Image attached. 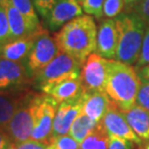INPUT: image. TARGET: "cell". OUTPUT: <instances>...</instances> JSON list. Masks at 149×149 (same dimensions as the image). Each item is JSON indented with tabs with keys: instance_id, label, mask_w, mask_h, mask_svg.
I'll use <instances>...</instances> for the list:
<instances>
[{
	"instance_id": "6da1fadb",
	"label": "cell",
	"mask_w": 149,
	"mask_h": 149,
	"mask_svg": "<svg viewBox=\"0 0 149 149\" xmlns=\"http://www.w3.org/2000/svg\"><path fill=\"white\" fill-rule=\"evenodd\" d=\"M61 52L85 63L96 50L97 25L93 16L82 15L65 24L54 35Z\"/></svg>"
},
{
	"instance_id": "7a4b0ae2",
	"label": "cell",
	"mask_w": 149,
	"mask_h": 149,
	"mask_svg": "<svg viewBox=\"0 0 149 149\" xmlns=\"http://www.w3.org/2000/svg\"><path fill=\"white\" fill-rule=\"evenodd\" d=\"M141 84V78L136 68L110 59L105 92L121 112H126L137 104Z\"/></svg>"
},
{
	"instance_id": "3957f363",
	"label": "cell",
	"mask_w": 149,
	"mask_h": 149,
	"mask_svg": "<svg viewBox=\"0 0 149 149\" xmlns=\"http://www.w3.org/2000/svg\"><path fill=\"white\" fill-rule=\"evenodd\" d=\"M115 20L118 35L115 59L126 64L134 65L139 57L147 24L134 11L122 13Z\"/></svg>"
},
{
	"instance_id": "277c9868",
	"label": "cell",
	"mask_w": 149,
	"mask_h": 149,
	"mask_svg": "<svg viewBox=\"0 0 149 149\" xmlns=\"http://www.w3.org/2000/svg\"><path fill=\"white\" fill-rule=\"evenodd\" d=\"M59 103L46 94H34L32 98L33 131L31 139L47 144L52 138L53 122Z\"/></svg>"
},
{
	"instance_id": "5b68a950",
	"label": "cell",
	"mask_w": 149,
	"mask_h": 149,
	"mask_svg": "<svg viewBox=\"0 0 149 149\" xmlns=\"http://www.w3.org/2000/svg\"><path fill=\"white\" fill-rule=\"evenodd\" d=\"M84 63L68 53L61 52L45 67L33 77V84L38 89L71 76H81Z\"/></svg>"
},
{
	"instance_id": "8992f818",
	"label": "cell",
	"mask_w": 149,
	"mask_h": 149,
	"mask_svg": "<svg viewBox=\"0 0 149 149\" xmlns=\"http://www.w3.org/2000/svg\"><path fill=\"white\" fill-rule=\"evenodd\" d=\"M59 52L60 49L55 36H52L48 30L42 29L37 33L32 49L24 62L32 80L34 76L45 67Z\"/></svg>"
},
{
	"instance_id": "52a82bcc",
	"label": "cell",
	"mask_w": 149,
	"mask_h": 149,
	"mask_svg": "<svg viewBox=\"0 0 149 149\" xmlns=\"http://www.w3.org/2000/svg\"><path fill=\"white\" fill-rule=\"evenodd\" d=\"M34 94L28 91L8 125L6 134L15 144L31 139L33 131L32 98Z\"/></svg>"
},
{
	"instance_id": "ba28073f",
	"label": "cell",
	"mask_w": 149,
	"mask_h": 149,
	"mask_svg": "<svg viewBox=\"0 0 149 149\" xmlns=\"http://www.w3.org/2000/svg\"><path fill=\"white\" fill-rule=\"evenodd\" d=\"M110 59L91 53L81 70V81L85 91H105Z\"/></svg>"
},
{
	"instance_id": "9c48e42d",
	"label": "cell",
	"mask_w": 149,
	"mask_h": 149,
	"mask_svg": "<svg viewBox=\"0 0 149 149\" xmlns=\"http://www.w3.org/2000/svg\"><path fill=\"white\" fill-rule=\"evenodd\" d=\"M33 83L24 62L0 58V91H22Z\"/></svg>"
},
{
	"instance_id": "30bf717a",
	"label": "cell",
	"mask_w": 149,
	"mask_h": 149,
	"mask_svg": "<svg viewBox=\"0 0 149 149\" xmlns=\"http://www.w3.org/2000/svg\"><path fill=\"white\" fill-rule=\"evenodd\" d=\"M83 12L84 10L79 0H57L44 18V23L47 29L55 32L68 21L82 16Z\"/></svg>"
},
{
	"instance_id": "8fae6325",
	"label": "cell",
	"mask_w": 149,
	"mask_h": 149,
	"mask_svg": "<svg viewBox=\"0 0 149 149\" xmlns=\"http://www.w3.org/2000/svg\"><path fill=\"white\" fill-rule=\"evenodd\" d=\"M99 122L103 125L109 136L128 139L138 145L141 144L142 141L133 131L123 112L113 103Z\"/></svg>"
},
{
	"instance_id": "7c38bea8",
	"label": "cell",
	"mask_w": 149,
	"mask_h": 149,
	"mask_svg": "<svg viewBox=\"0 0 149 149\" xmlns=\"http://www.w3.org/2000/svg\"><path fill=\"white\" fill-rule=\"evenodd\" d=\"M84 93L73 100L63 102L59 105L53 122L52 137L68 135L72 123L83 109Z\"/></svg>"
},
{
	"instance_id": "4fadbf2b",
	"label": "cell",
	"mask_w": 149,
	"mask_h": 149,
	"mask_svg": "<svg viewBox=\"0 0 149 149\" xmlns=\"http://www.w3.org/2000/svg\"><path fill=\"white\" fill-rule=\"evenodd\" d=\"M40 91L49 95L59 104L80 97L84 93L81 76H71L43 86Z\"/></svg>"
},
{
	"instance_id": "5bb4252c",
	"label": "cell",
	"mask_w": 149,
	"mask_h": 149,
	"mask_svg": "<svg viewBox=\"0 0 149 149\" xmlns=\"http://www.w3.org/2000/svg\"><path fill=\"white\" fill-rule=\"evenodd\" d=\"M118 35L115 18H104L97 27L95 52L107 59H115Z\"/></svg>"
},
{
	"instance_id": "9a60e30c",
	"label": "cell",
	"mask_w": 149,
	"mask_h": 149,
	"mask_svg": "<svg viewBox=\"0 0 149 149\" xmlns=\"http://www.w3.org/2000/svg\"><path fill=\"white\" fill-rule=\"evenodd\" d=\"M113 102L105 91H84L82 112L99 122L106 114Z\"/></svg>"
},
{
	"instance_id": "2e32d148",
	"label": "cell",
	"mask_w": 149,
	"mask_h": 149,
	"mask_svg": "<svg viewBox=\"0 0 149 149\" xmlns=\"http://www.w3.org/2000/svg\"><path fill=\"white\" fill-rule=\"evenodd\" d=\"M28 90L0 91V131H7L9 123L17 112Z\"/></svg>"
},
{
	"instance_id": "e0dca14e",
	"label": "cell",
	"mask_w": 149,
	"mask_h": 149,
	"mask_svg": "<svg viewBox=\"0 0 149 149\" xmlns=\"http://www.w3.org/2000/svg\"><path fill=\"white\" fill-rule=\"evenodd\" d=\"M37 33L25 38L10 40L7 43L1 44L0 45V58L15 62H24L32 49Z\"/></svg>"
},
{
	"instance_id": "ac0fdd59",
	"label": "cell",
	"mask_w": 149,
	"mask_h": 149,
	"mask_svg": "<svg viewBox=\"0 0 149 149\" xmlns=\"http://www.w3.org/2000/svg\"><path fill=\"white\" fill-rule=\"evenodd\" d=\"M133 131L141 138V141H149V112L139 105L136 104L134 107L126 112H122Z\"/></svg>"
},
{
	"instance_id": "d6986e66",
	"label": "cell",
	"mask_w": 149,
	"mask_h": 149,
	"mask_svg": "<svg viewBox=\"0 0 149 149\" xmlns=\"http://www.w3.org/2000/svg\"><path fill=\"white\" fill-rule=\"evenodd\" d=\"M9 20L11 31V40H17L20 38L31 36L39 31H35L22 14L10 2L5 7Z\"/></svg>"
},
{
	"instance_id": "ffe728a7",
	"label": "cell",
	"mask_w": 149,
	"mask_h": 149,
	"mask_svg": "<svg viewBox=\"0 0 149 149\" xmlns=\"http://www.w3.org/2000/svg\"><path fill=\"white\" fill-rule=\"evenodd\" d=\"M110 137L100 122L79 145V149H108Z\"/></svg>"
},
{
	"instance_id": "44dd1931",
	"label": "cell",
	"mask_w": 149,
	"mask_h": 149,
	"mask_svg": "<svg viewBox=\"0 0 149 149\" xmlns=\"http://www.w3.org/2000/svg\"><path fill=\"white\" fill-rule=\"evenodd\" d=\"M97 124V121L91 119L90 116L81 112L72 123L68 135H70L79 143H81Z\"/></svg>"
},
{
	"instance_id": "7402d4cb",
	"label": "cell",
	"mask_w": 149,
	"mask_h": 149,
	"mask_svg": "<svg viewBox=\"0 0 149 149\" xmlns=\"http://www.w3.org/2000/svg\"><path fill=\"white\" fill-rule=\"evenodd\" d=\"M12 4L19 11L28 23L31 25L35 31H40L43 29L37 12L35 10V6L32 0H11Z\"/></svg>"
},
{
	"instance_id": "603a6c76",
	"label": "cell",
	"mask_w": 149,
	"mask_h": 149,
	"mask_svg": "<svg viewBox=\"0 0 149 149\" xmlns=\"http://www.w3.org/2000/svg\"><path fill=\"white\" fill-rule=\"evenodd\" d=\"M80 143L70 135L52 137L47 143L48 149H79Z\"/></svg>"
},
{
	"instance_id": "cb8c5ba5",
	"label": "cell",
	"mask_w": 149,
	"mask_h": 149,
	"mask_svg": "<svg viewBox=\"0 0 149 149\" xmlns=\"http://www.w3.org/2000/svg\"><path fill=\"white\" fill-rule=\"evenodd\" d=\"M124 0H105L103 4V18H116L125 9Z\"/></svg>"
},
{
	"instance_id": "d4e9b609",
	"label": "cell",
	"mask_w": 149,
	"mask_h": 149,
	"mask_svg": "<svg viewBox=\"0 0 149 149\" xmlns=\"http://www.w3.org/2000/svg\"><path fill=\"white\" fill-rule=\"evenodd\" d=\"M84 12L87 15L93 16L96 20L103 18V4L105 0H79Z\"/></svg>"
},
{
	"instance_id": "484cf974",
	"label": "cell",
	"mask_w": 149,
	"mask_h": 149,
	"mask_svg": "<svg viewBox=\"0 0 149 149\" xmlns=\"http://www.w3.org/2000/svg\"><path fill=\"white\" fill-rule=\"evenodd\" d=\"M148 64H149V24L147 25L146 30H145L141 53H139V57L137 63H136V69L139 70V68Z\"/></svg>"
},
{
	"instance_id": "4316f807",
	"label": "cell",
	"mask_w": 149,
	"mask_h": 149,
	"mask_svg": "<svg viewBox=\"0 0 149 149\" xmlns=\"http://www.w3.org/2000/svg\"><path fill=\"white\" fill-rule=\"evenodd\" d=\"M11 40V31L7 13L4 7H0V45Z\"/></svg>"
},
{
	"instance_id": "83f0119b",
	"label": "cell",
	"mask_w": 149,
	"mask_h": 149,
	"mask_svg": "<svg viewBox=\"0 0 149 149\" xmlns=\"http://www.w3.org/2000/svg\"><path fill=\"white\" fill-rule=\"evenodd\" d=\"M137 104L149 112V82H142L139 87Z\"/></svg>"
},
{
	"instance_id": "f1b7e54d",
	"label": "cell",
	"mask_w": 149,
	"mask_h": 149,
	"mask_svg": "<svg viewBox=\"0 0 149 149\" xmlns=\"http://www.w3.org/2000/svg\"><path fill=\"white\" fill-rule=\"evenodd\" d=\"M110 137V143L108 149H134L135 144L134 142L128 141V139L115 137V136H109Z\"/></svg>"
},
{
	"instance_id": "f546056e",
	"label": "cell",
	"mask_w": 149,
	"mask_h": 149,
	"mask_svg": "<svg viewBox=\"0 0 149 149\" xmlns=\"http://www.w3.org/2000/svg\"><path fill=\"white\" fill-rule=\"evenodd\" d=\"M37 12L42 16V18H45L51 10L53 5L57 2V0H32Z\"/></svg>"
},
{
	"instance_id": "4dcf8cb0",
	"label": "cell",
	"mask_w": 149,
	"mask_h": 149,
	"mask_svg": "<svg viewBox=\"0 0 149 149\" xmlns=\"http://www.w3.org/2000/svg\"><path fill=\"white\" fill-rule=\"evenodd\" d=\"M130 11L137 13L147 25L149 24V0H142L141 3L133 7Z\"/></svg>"
},
{
	"instance_id": "1f68e13d",
	"label": "cell",
	"mask_w": 149,
	"mask_h": 149,
	"mask_svg": "<svg viewBox=\"0 0 149 149\" xmlns=\"http://www.w3.org/2000/svg\"><path fill=\"white\" fill-rule=\"evenodd\" d=\"M15 145V149H48L47 148V144L33 141V139H30V141L21 142V143H17Z\"/></svg>"
},
{
	"instance_id": "d6a6232c",
	"label": "cell",
	"mask_w": 149,
	"mask_h": 149,
	"mask_svg": "<svg viewBox=\"0 0 149 149\" xmlns=\"http://www.w3.org/2000/svg\"><path fill=\"white\" fill-rule=\"evenodd\" d=\"M138 74L142 82H149V64L138 70Z\"/></svg>"
},
{
	"instance_id": "836d02e7",
	"label": "cell",
	"mask_w": 149,
	"mask_h": 149,
	"mask_svg": "<svg viewBox=\"0 0 149 149\" xmlns=\"http://www.w3.org/2000/svg\"><path fill=\"white\" fill-rule=\"evenodd\" d=\"M12 143V141L5 132L0 131V149H7Z\"/></svg>"
},
{
	"instance_id": "e575fe53",
	"label": "cell",
	"mask_w": 149,
	"mask_h": 149,
	"mask_svg": "<svg viewBox=\"0 0 149 149\" xmlns=\"http://www.w3.org/2000/svg\"><path fill=\"white\" fill-rule=\"evenodd\" d=\"M124 1H125V6H126L125 8H128L130 11L133 7H135L139 3H141L142 0H124Z\"/></svg>"
},
{
	"instance_id": "d590c367",
	"label": "cell",
	"mask_w": 149,
	"mask_h": 149,
	"mask_svg": "<svg viewBox=\"0 0 149 149\" xmlns=\"http://www.w3.org/2000/svg\"><path fill=\"white\" fill-rule=\"evenodd\" d=\"M10 2H11V0H0V7L5 8Z\"/></svg>"
},
{
	"instance_id": "8d00e7d4",
	"label": "cell",
	"mask_w": 149,
	"mask_h": 149,
	"mask_svg": "<svg viewBox=\"0 0 149 149\" xmlns=\"http://www.w3.org/2000/svg\"><path fill=\"white\" fill-rule=\"evenodd\" d=\"M142 149H149V141H145V144L142 146Z\"/></svg>"
},
{
	"instance_id": "74e56055",
	"label": "cell",
	"mask_w": 149,
	"mask_h": 149,
	"mask_svg": "<svg viewBox=\"0 0 149 149\" xmlns=\"http://www.w3.org/2000/svg\"><path fill=\"white\" fill-rule=\"evenodd\" d=\"M7 149H15V143H13V142H12V143H11L10 145H9V147H8Z\"/></svg>"
}]
</instances>
